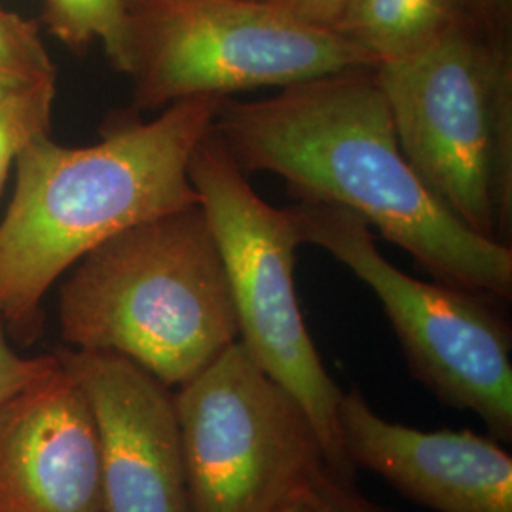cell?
<instances>
[{
  "label": "cell",
  "instance_id": "6da1fadb",
  "mask_svg": "<svg viewBox=\"0 0 512 512\" xmlns=\"http://www.w3.org/2000/svg\"><path fill=\"white\" fill-rule=\"evenodd\" d=\"M213 128L245 175L272 173L300 203L349 211L435 281L511 298V245L476 236L429 192L399 145L374 69L296 82L258 101L224 97Z\"/></svg>",
  "mask_w": 512,
  "mask_h": 512
},
{
  "label": "cell",
  "instance_id": "2e32d148",
  "mask_svg": "<svg viewBox=\"0 0 512 512\" xmlns=\"http://www.w3.org/2000/svg\"><path fill=\"white\" fill-rule=\"evenodd\" d=\"M59 363L57 355L23 357L12 348L8 332L0 327V406L21 389L50 374Z\"/></svg>",
  "mask_w": 512,
  "mask_h": 512
},
{
  "label": "cell",
  "instance_id": "30bf717a",
  "mask_svg": "<svg viewBox=\"0 0 512 512\" xmlns=\"http://www.w3.org/2000/svg\"><path fill=\"white\" fill-rule=\"evenodd\" d=\"M338 423L353 469L406 499L437 512H512V456L494 437L385 420L357 385L342 391Z\"/></svg>",
  "mask_w": 512,
  "mask_h": 512
},
{
  "label": "cell",
  "instance_id": "7a4b0ae2",
  "mask_svg": "<svg viewBox=\"0 0 512 512\" xmlns=\"http://www.w3.org/2000/svg\"><path fill=\"white\" fill-rule=\"evenodd\" d=\"M222 99H184L88 147L42 133L21 148L0 219L2 329L33 336L44 296L80 258L128 228L200 203L188 169Z\"/></svg>",
  "mask_w": 512,
  "mask_h": 512
},
{
  "label": "cell",
  "instance_id": "52a82bcc",
  "mask_svg": "<svg viewBox=\"0 0 512 512\" xmlns=\"http://www.w3.org/2000/svg\"><path fill=\"white\" fill-rule=\"evenodd\" d=\"M293 211L302 245L327 251L378 298L412 376L509 444L512 332L488 296L399 270L380 253L368 224L340 207L298 203Z\"/></svg>",
  "mask_w": 512,
  "mask_h": 512
},
{
  "label": "cell",
  "instance_id": "5b68a950",
  "mask_svg": "<svg viewBox=\"0 0 512 512\" xmlns=\"http://www.w3.org/2000/svg\"><path fill=\"white\" fill-rule=\"evenodd\" d=\"M351 69L376 65L332 29L270 0H126L118 71L131 78L137 109L287 88Z\"/></svg>",
  "mask_w": 512,
  "mask_h": 512
},
{
  "label": "cell",
  "instance_id": "4fadbf2b",
  "mask_svg": "<svg viewBox=\"0 0 512 512\" xmlns=\"http://www.w3.org/2000/svg\"><path fill=\"white\" fill-rule=\"evenodd\" d=\"M44 19L71 48L99 40L118 69L126 37V0H44Z\"/></svg>",
  "mask_w": 512,
  "mask_h": 512
},
{
  "label": "cell",
  "instance_id": "7c38bea8",
  "mask_svg": "<svg viewBox=\"0 0 512 512\" xmlns=\"http://www.w3.org/2000/svg\"><path fill=\"white\" fill-rule=\"evenodd\" d=\"M467 21V0H349L332 31L380 67L420 54Z\"/></svg>",
  "mask_w": 512,
  "mask_h": 512
},
{
  "label": "cell",
  "instance_id": "ac0fdd59",
  "mask_svg": "<svg viewBox=\"0 0 512 512\" xmlns=\"http://www.w3.org/2000/svg\"><path fill=\"white\" fill-rule=\"evenodd\" d=\"M296 18L304 19L311 25L332 29L336 19L344 12L349 0H270Z\"/></svg>",
  "mask_w": 512,
  "mask_h": 512
},
{
  "label": "cell",
  "instance_id": "8fae6325",
  "mask_svg": "<svg viewBox=\"0 0 512 512\" xmlns=\"http://www.w3.org/2000/svg\"><path fill=\"white\" fill-rule=\"evenodd\" d=\"M0 512H103L92 412L61 361L0 406Z\"/></svg>",
  "mask_w": 512,
  "mask_h": 512
},
{
  "label": "cell",
  "instance_id": "9a60e30c",
  "mask_svg": "<svg viewBox=\"0 0 512 512\" xmlns=\"http://www.w3.org/2000/svg\"><path fill=\"white\" fill-rule=\"evenodd\" d=\"M55 80V65L35 21L0 6V82Z\"/></svg>",
  "mask_w": 512,
  "mask_h": 512
},
{
  "label": "cell",
  "instance_id": "3957f363",
  "mask_svg": "<svg viewBox=\"0 0 512 512\" xmlns=\"http://www.w3.org/2000/svg\"><path fill=\"white\" fill-rule=\"evenodd\" d=\"M59 327L69 348L122 355L169 387L238 342L228 277L200 203L80 258L59 291Z\"/></svg>",
  "mask_w": 512,
  "mask_h": 512
},
{
  "label": "cell",
  "instance_id": "d6986e66",
  "mask_svg": "<svg viewBox=\"0 0 512 512\" xmlns=\"http://www.w3.org/2000/svg\"><path fill=\"white\" fill-rule=\"evenodd\" d=\"M469 14L476 23L507 33L511 21L512 0H467Z\"/></svg>",
  "mask_w": 512,
  "mask_h": 512
},
{
  "label": "cell",
  "instance_id": "9c48e42d",
  "mask_svg": "<svg viewBox=\"0 0 512 512\" xmlns=\"http://www.w3.org/2000/svg\"><path fill=\"white\" fill-rule=\"evenodd\" d=\"M57 355L92 412L103 512H192L173 387L122 355Z\"/></svg>",
  "mask_w": 512,
  "mask_h": 512
},
{
  "label": "cell",
  "instance_id": "ffe728a7",
  "mask_svg": "<svg viewBox=\"0 0 512 512\" xmlns=\"http://www.w3.org/2000/svg\"><path fill=\"white\" fill-rule=\"evenodd\" d=\"M308 492H310V490H308ZM279 512H315V509H313L310 494H304L293 499L289 505H285Z\"/></svg>",
  "mask_w": 512,
  "mask_h": 512
},
{
  "label": "cell",
  "instance_id": "5bb4252c",
  "mask_svg": "<svg viewBox=\"0 0 512 512\" xmlns=\"http://www.w3.org/2000/svg\"><path fill=\"white\" fill-rule=\"evenodd\" d=\"M54 97L55 80L0 82V194L21 148L48 133Z\"/></svg>",
  "mask_w": 512,
  "mask_h": 512
},
{
  "label": "cell",
  "instance_id": "ba28073f",
  "mask_svg": "<svg viewBox=\"0 0 512 512\" xmlns=\"http://www.w3.org/2000/svg\"><path fill=\"white\" fill-rule=\"evenodd\" d=\"M192 512H279L329 467L310 416L234 342L179 385Z\"/></svg>",
  "mask_w": 512,
  "mask_h": 512
},
{
  "label": "cell",
  "instance_id": "8992f818",
  "mask_svg": "<svg viewBox=\"0 0 512 512\" xmlns=\"http://www.w3.org/2000/svg\"><path fill=\"white\" fill-rule=\"evenodd\" d=\"M188 175L219 247L239 344L302 404L330 471L355 480L340 437L342 389L323 365L298 304L294 260L302 238L293 207L277 209L256 194L215 128L194 150Z\"/></svg>",
  "mask_w": 512,
  "mask_h": 512
},
{
  "label": "cell",
  "instance_id": "277c9868",
  "mask_svg": "<svg viewBox=\"0 0 512 512\" xmlns=\"http://www.w3.org/2000/svg\"><path fill=\"white\" fill-rule=\"evenodd\" d=\"M399 145L429 192L480 238L511 245L512 52L467 21L374 69Z\"/></svg>",
  "mask_w": 512,
  "mask_h": 512
},
{
  "label": "cell",
  "instance_id": "e0dca14e",
  "mask_svg": "<svg viewBox=\"0 0 512 512\" xmlns=\"http://www.w3.org/2000/svg\"><path fill=\"white\" fill-rule=\"evenodd\" d=\"M308 494L315 512H391L361 494L355 480L334 475L329 467L313 480Z\"/></svg>",
  "mask_w": 512,
  "mask_h": 512
}]
</instances>
